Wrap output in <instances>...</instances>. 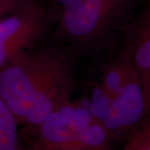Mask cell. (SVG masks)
Listing matches in <instances>:
<instances>
[{
	"label": "cell",
	"instance_id": "7a4b0ae2",
	"mask_svg": "<svg viewBox=\"0 0 150 150\" xmlns=\"http://www.w3.org/2000/svg\"><path fill=\"white\" fill-rule=\"evenodd\" d=\"M54 37L79 59L113 48L118 33L134 18L137 0H44Z\"/></svg>",
	"mask_w": 150,
	"mask_h": 150
},
{
	"label": "cell",
	"instance_id": "3957f363",
	"mask_svg": "<svg viewBox=\"0 0 150 150\" xmlns=\"http://www.w3.org/2000/svg\"><path fill=\"white\" fill-rule=\"evenodd\" d=\"M52 26L44 0H30L0 18V70L18 54L36 48Z\"/></svg>",
	"mask_w": 150,
	"mask_h": 150
},
{
	"label": "cell",
	"instance_id": "5b68a950",
	"mask_svg": "<svg viewBox=\"0 0 150 150\" xmlns=\"http://www.w3.org/2000/svg\"><path fill=\"white\" fill-rule=\"evenodd\" d=\"M121 52L125 54L139 75L140 80L150 77V0H145L122 31Z\"/></svg>",
	"mask_w": 150,
	"mask_h": 150
},
{
	"label": "cell",
	"instance_id": "6da1fadb",
	"mask_svg": "<svg viewBox=\"0 0 150 150\" xmlns=\"http://www.w3.org/2000/svg\"><path fill=\"white\" fill-rule=\"evenodd\" d=\"M79 57L52 35L0 70V96L21 129L35 128L71 101Z\"/></svg>",
	"mask_w": 150,
	"mask_h": 150
},
{
	"label": "cell",
	"instance_id": "8992f818",
	"mask_svg": "<svg viewBox=\"0 0 150 150\" xmlns=\"http://www.w3.org/2000/svg\"><path fill=\"white\" fill-rule=\"evenodd\" d=\"M18 126L10 108L0 96V150L25 149Z\"/></svg>",
	"mask_w": 150,
	"mask_h": 150
},
{
	"label": "cell",
	"instance_id": "9c48e42d",
	"mask_svg": "<svg viewBox=\"0 0 150 150\" xmlns=\"http://www.w3.org/2000/svg\"><path fill=\"white\" fill-rule=\"evenodd\" d=\"M140 81H141L142 87L144 89L146 108H147V111H148V110H150V77Z\"/></svg>",
	"mask_w": 150,
	"mask_h": 150
},
{
	"label": "cell",
	"instance_id": "52a82bcc",
	"mask_svg": "<svg viewBox=\"0 0 150 150\" xmlns=\"http://www.w3.org/2000/svg\"><path fill=\"white\" fill-rule=\"evenodd\" d=\"M124 150H150V110L124 139Z\"/></svg>",
	"mask_w": 150,
	"mask_h": 150
},
{
	"label": "cell",
	"instance_id": "277c9868",
	"mask_svg": "<svg viewBox=\"0 0 150 150\" xmlns=\"http://www.w3.org/2000/svg\"><path fill=\"white\" fill-rule=\"evenodd\" d=\"M147 112L144 93L138 72L127 81L112 98L99 118L115 139H124Z\"/></svg>",
	"mask_w": 150,
	"mask_h": 150
},
{
	"label": "cell",
	"instance_id": "ba28073f",
	"mask_svg": "<svg viewBox=\"0 0 150 150\" xmlns=\"http://www.w3.org/2000/svg\"><path fill=\"white\" fill-rule=\"evenodd\" d=\"M30 0H0V18L15 11Z\"/></svg>",
	"mask_w": 150,
	"mask_h": 150
}]
</instances>
